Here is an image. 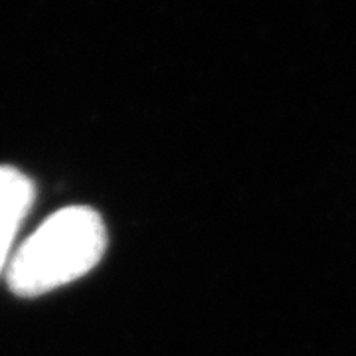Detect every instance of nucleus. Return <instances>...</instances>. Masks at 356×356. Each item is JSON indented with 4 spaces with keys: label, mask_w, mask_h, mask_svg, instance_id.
<instances>
[{
    "label": "nucleus",
    "mask_w": 356,
    "mask_h": 356,
    "mask_svg": "<svg viewBox=\"0 0 356 356\" xmlns=\"http://www.w3.org/2000/svg\"><path fill=\"white\" fill-rule=\"evenodd\" d=\"M107 229L89 206H67L46 218L22 242L6 267V281L18 297H40L83 277L102 261Z\"/></svg>",
    "instance_id": "f257e3e1"
},
{
    "label": "nucleus",
    "mask_w": 356,
    "mask_h": 356,
    "mask_svg": "<svg viewBox=\"0 0 356 356\" xmlns=\"http://www.w3.org/2000/svg\"><path fill=\"white\" fill-rule=\"evenodd\" d=\"M34 182L14 166H0V275L14 254L16 234L34 204Z\"/></svg>",
    "instance_id": "f03ea898"
}]
</instances>
